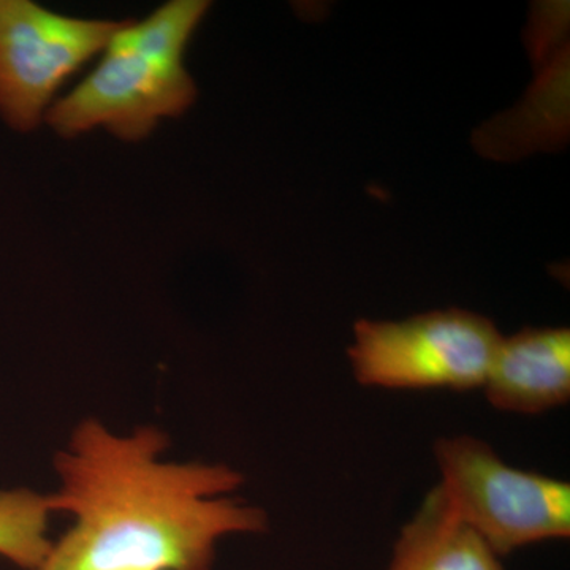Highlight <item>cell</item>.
Returning a JSON list of instances; mask_svg holds the SVG:
<instances>
[{"mask_svg": "<svg viewBox=\"0 0 570 570\" xmlns=\"http://www.w3.org/2000/svg\"><path fill=\"white\" fill-rule=\"evenodd\" d=\"M167 445L159 428L78 425L48 494L51 512L73 523L33 570H213L220 539L266 530L265 512L230 498L238 471L165 461Z\"/></svg>", "mask_w": 570, "mask_h": 570, "instance_id": "cell-1", "label": "cell"}, {"mask_svg": "<svg viewBox=\"0 0 570 570\" xmlns=\"http://www.w3.org/2000/svg\"><path fill=\"white\" fill-rule=\"evenodd\" d=\"M208 10L205 0H171L142 21H124L96 67L56 99L45 121L63 138L102 127L140 141L163 119L183 116L197 97L184 58Z\"/></svg>", "mask_w": 570, "mask_h": 570, "instance_id": "cell-2", "label": "cell"}, {"mask_svg": "<svg viewBox=\"0 0 570 570\" xmlns=\"http://www.w3.org/2000/svg\"><path fill=\"white\" fill-rule=\"evenodd\" d=\"M433 452L445 504L499 558L532 543L569 539L564 480L509 466L478 438L438 439Z\"/></svg>", "mask_w": 570, "mask_h": 570, "instance_id": "cell-3", "label": "cell"}, {"mask_svg": "<svg viewBox=\"0 0 570 570\" xmlns=\"http://www.w3.org/2000/svg\"><path fill=\"white\" fill-rule=\"evenodd\" d=\"M501 333L464 309L431 311L406 321H362L347 355L360 385L464 392L485 384Z\"/></svg>", "mask_w": 570, "mask_h": 570, "instance_id": "cell-4", "label": "cell"}, {"mask_svg": "<svg viewBox=\"0 0 570 570\" xmlns=\"http://www.w3.org/2000/svg\"><path fill=\"white\" fill-rule=\"evenodd\" d=\"M124 21L66 17L31 2L0 0V118L29 134L66 82L102 55Z\"/></svg>", "mask_w": 570, "mask_h": 570, "instance_id": "cell-5", "label": "cell"}, {"mask_svg": "<svg viewBox=\"0 0 570 570\" xmlns=\"http://www.w3.org/2000/svg\"><path fill=\"white\" fill-rule=\"evenodd\" d=\"M499 411L538 415L570 400V330L528 326L501 337L485 384Z\"/></svg>", "mask_w": 570, "mask_h": 570, "instance_id": "cell-6", "label": "cell"}, {"mask_svg": "<svg viewBox=\"0 0 570 570\" xmlns=\"http://www.w3.org/2000/svg\"><path fill=\"white\" fill-rule=\"evenodd\" d=\"M387 570H505L501 558L461 523L434 487L404 524Z\"/></svg>", "mask_w": 570, "mask_h": 570, "instance_id": "cell-7", "label": "cell"}, {"mask_svg": "<svg viewBox=\"0 0 570 570\" xmlns=\"http://www.w3.org/2000/svg\"><path fill=\"white\" fill-rule=\"evenodd\" d=\"M50 501L32 490L0 491V557L33 570L51 547Z\"/></svg>", "mask_w": 570, "mask_h": 570, "instance_id": "cell-8", "label": "cell"}]
</instances>
